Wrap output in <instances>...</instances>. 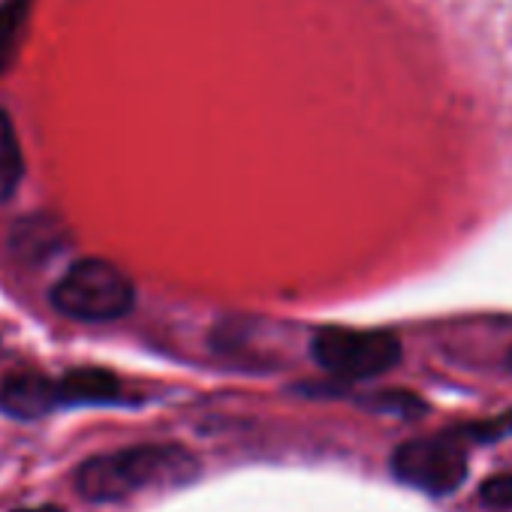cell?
I'll use <instances>...</instances> for the list:
<instances>
[{
  "instance_id": "1",
  "label": "cell",
  "mask_w": 512,
  "mask_h": 512,
  "mask_svg": "<svg viewBox=\"0 0 512 512\" xmlns=\"http://www.w3.org/2000/svg\"><path fill=\"white\" fill-rule=\"evenodd\" d=\"M199 476V458L175 443L130 446L109 455L85 461L76 473V488L82 497L109 503L124 500L145 488H175Z\"/></svg>"
},
{
  "instance_id": "2",
  "label": "cell",
  "mask_w": 512,
  "mask_h": 512,
  "mask_svg": "<svg viewBox=\"0 0 512 512\" xmlns=\"http://www.w3.org/2000/svg\"><path fill=\"white\" fill-rule=\"evenodd\" d=\"M52 305L73 320L109 323L133 311L136 290L118 266L106 260H79L55 284Z\"/></svg>"
},
{
  "instance_id": "3",
  "label": "cell",
  "mask_w": 512,
  "mask_h": 512,
  "mask_svg": "<svg viewBox=\"0 0 512 512\" xmlns=\"http://www.w3.org/2000/svg\"><path fill=\"white\" fill-rule=\"evenodd\" d=\"M401 341L380 329H320L311 338V356L320 368L344 380H371L401 362Z\"/></svg>"
},
{
  "instance_id": "4",
  "label": "cell",
  "mask_w": 512,
  "mask_h": 512,
  "mask_svg": "<svg viewBox=\"0 0 512 512\" xmlns=\"http://www.w3.org/2000/svg\"><path fill=\"white\" fill-rule=\"evenodd\" d=\"M392 473L410 488L446 497L467 479V455L452 437L407 440L392 452Z\"/></svg>"
},
{
  "instance_id": "5",
  "label": "cell",
  "mask_w": 512,
  "mask_h": 512,
  "mask_svg": "<svg viewBox=\"0 0 512 512\" xmlns=\"http://www.w3.org/2000/svg\"><path fill=\"white\" fill-rule=\"evenodd\" d=\"M55 404H61L58 383H52L49 377H43L37 371L13 374L4 380V386H0V410H7L16 419H40Z\"/></svg>"
},
{
  "instance_id": "6",
  "label": "cell",
  "mask_w": 512,
  "mask_h": 512,
  "mask_svg": "<svg viewBox=\"0 0 512 512\" xmlns=\"http://www.w3.org/2000/svg\"><path fill=\"white\" fill-rule=\"evenodd\" d=\"M61 404H115L121 401V383L103 368H76L58 380Z\"/></svg>"
},
{
  "instance_id": "7",
  "label": "cell",
  "mask_w": 512,
  "mask_h": 512,
  "mask_svg": "<svg viewBox=\"0 0 512 512\" xmlns=\"http://www.w3.org/2000/svg\"><path fill=\"white\" fill-rule=\"evenodd\" d=\"M64 247V232L52 217H25L13 229V250L28 263H43Z\"/></svg>"
},
{
  "instance_id": "8",
  "label": "cell",
  "mask_w": 512,
  "mask_h": 512,
  "mask_svg": "<svg viewBox=\"0 0 512 512\" xmlns=\"http://www.w3.org/2000/svg\"><path fill=\"white\" fill-rule=\"evenodd\" d=\"M22 148L16 139V130L7 118V112H0V202H7L19 181H22Z\"/></svg>"
},
{
  "instance_id": "9",
  "label": "cell",
  "mask_w": 512,
  "mask_h": 512,
  "mask_svg": "<svg viewBox=\"0 0 512 512\" xmlns=\"http://www.w3.org/2000/svg\"><path fill=\"white\" fill-rule=\"evenodd\" d=\"M28 13H31V0H7L0 7V73L16 61L19 40L28 25Z\"/></svg>"
},
{
  "instance_id": "10",
  "label": "cell",
  "mask_w": 512,
  "mask_h": 512,
  "mask_svg": "<svg viewBox=\"0 0 512 512\" xmlns=\"http://www.w3.org/2000/svg\"><path fill=\"white\" fill-rule=\"evenodd\" d=\"M479 500L488 509H512V473H497L488 476L479 485Z\"/></svg>"
},
{
  "instance_id": "11",
  "label": "cell",
  "mask_w": 512,
  "mask_h": 512,
  "mask_svg": "<svg viewBox=\"0 0 512 512\" xmlns=\"http://www.w3.org/2000/svg\"><path fill=\"white\" fill-rule=\"evenodd\" d=\"M470 434H476V440H497V437H506L512 431V413L494 419V422H482V425H473L467 428Z\"/></svg>"
},
{
  "instance_id": "12",
  "label": "cell",
  "mask_w": 512,
  "mask_h": 512,
  "mask_svg": "<svg viewBox=\"0 0 512 512\" xmlns=\"http://www.w3.org/2000/svg\"><path fill=\"white\" fill-rule=\"evenodd\" d=\"M22 512H64L61 506H31V509H22Z\"/></svg>"
},
{
  "instance_id": "13",
  "label": "cell",
  "mask_w": 512,
  "mask_h": 512,
  "mask_svg": "<svg viewBox=\"0 0 512 512\" xmlns=\"http://www.w3.org/2000/svg\"><path fill=\"white\" fill-rule=\"evenodd\" d=\"M506 362H509V368H512V350H509V359H506Z\"/></svg>"
}]
</instances>
